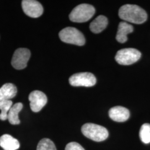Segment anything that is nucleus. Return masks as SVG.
<instances>
[{"label": "nucleus", "instance_id": "1", "mask_svg": "<svg viewBox=\"0 0 150 150\" xmlns=\"http://www.w3.org/2000/svg\"><path fill=\"white\" fill-rule=\"evenodd\" d=\"M118 15L120 18L125 21L135 24H141L145 22L147 18L146 11L139 6L125 5L120 7Z\"/></svg>", "mask_w": 150, "mask_h": 150}, {"label": "nucleus", "instance_id": "2", "mask_svg": "<svg viewBox=\"0 0 150 150\" xmlns=\"http://www.w3.org/2000/svg\"><path fill=\"white\" fill-rule=\"evenodd\" d=\"M81 131L85 137L96 142L105 141L108 136L107 129L95 123H85L82 126Z\"/></svg>", "mask_w": 150, "mask_h": 150}, {"label": "nucleus", "instance_id": "3", "mask_svg": "<svg viewBox=\"0 0 150 150\" xmlns=\"http://www.w3.org/2000/svg\"><path fill=\"white\" fill-rule=\"evenodd\" d=\"M95 13V9L93 6L83 4L75 7L69 15L71 21L82 23L88 21Z\"/></svg>", "mask_w": 150, "mask_h": 150}, {"label": "nucleus", "instance_id": "4", "mask_svg": "<svg viewBox=\"0 0 150 150\" xmlns=\"http://www.w3.org/2000/svg\"><path fill=\"white\" fill-rule=\"evenodd\" d=\"M59 38L62 41L67 43L77 46H83L85 43V38L83 35L74 27H66L59 33Z\"/></svg>", "mask_w": 150, "mask_h": 150}, {"label": "nucleus", "instance_id": "5", "mask_svg": "<svg viewBox=\"0 0 150 150\" xmlns=\"http://www.w3.org/2000/svg\"><path fill=\"white\" fill-rule=\"evenodd\" d=\"M141 56V52L135 48H123L117 52L115 59L120 64L130 65L139 60Z\"/></svg>", "mask_w": 150, "mask_h": 150}, {"label": "nucleus", "instance_id": "6", "mask_svg": "<svg viewBox=\"0 0 150 150\" xmlns=\"http://www.w3.org/2000/svg\"><path fill=\"white\" fill-rule=\"evenodd\" d=\"M71 86L91 87L96 83L95 76L90 72H81L71 76L69 79Z\"/></svg>", "mask_w": 150, "mask_h": 150}, {"label": "nucleus", "instance_id": "7", "mask_svg": "<svg viewBox=\"0 0 150 150\" xmlns=\"http://www.w3.org/2000/svg\"><path fill=\"white\" fill-rule=\"evenodd\" d=\"M30 51L26 48L16 50L13 55L11 64L16 70H22L26 67L27 62L30 58Z\"/></svg>", "mask_w": 150, "mask_h": 150}, {"label": "nucleus", "instance_id": "8", "mask_svg": "<svg viewBox=\"0 0 150 150\" xmlns=\"http://www.w3.org/2000/svg\"><path fill=\"white\" fill-rule=\"evenodd\" d=\"M22 7L25 13L32 18L39 17L43 13V7L37 1L23 0L22 1Z\"/></svg>", "mask_w": 150, "mask_h": 150}, {"label": "nucleus", "instance_id": "9", "mask_svg": "<svg viewBox=\"0 0 150 150\" xmlns=\"http://www.w3.org/2000/svg\"><path fill=\"white\" fill-rule=\"evenodd\" d=\"M30 102V107L33 112H38L40 111L47 102L46 95L41 91H32L28 96Z\"/></svg>", "mask_w": 150, "mask_h": 150}, {"label": "nucleus", "instance_id": "10", "mask_svg": "<svg viewBox=\"0 0 150 150\" xmlns=\"http://www.w3.org/2000/svg\"><path fill=\"white\" fill-rule=\"evenodd\" d=\"M108 115L113 121L118 122H123L127 121L130 116L127 108L119 106L111 108L108 112Z\"/></svg>", "mask_w": 150, "mask_h": 150}, {"label": "nucleus", "instance_id": "11", "mask_svg": "<svg viewBox=\"0 0 150 150\" xmlns=\"http://www.w3.org/2000/svg\"><path fill=\"white\" fill-rule=\"evenodd\" d=\"M134 27L126 22L119 23L118 31L116 36V40L120 43H125L127 40V35L133 32Z\"/></svg>", "mask_w": 150, "mask_h": 150}, {"label": "nucleus", "instance_id": "12", "mask_svg": "<svg viewBox=\"0 0 150 150\" xmlns=\"http://www.w3.org/2000/svg\"><path fill=\"white\" fill-rule=\"evenodd\" d=\"M20 146L18 141L10 134H4L0 137V146L4 150H17Z\"/></svg>", "mask_w": 150, "mask_h": 150}, {"label": "nucleus", "instance_id": "13", "mask_svg": "<svg viewBox=\"0 0 150 150\" xmlns=\"http://www.w3.org/2000/svg\"><path fill=\"white\" fill-rule=\"evenodd\" d=\"M17 88L15 85L7 83L0 88V102L10 100L17 94Z\"/></svg>", "mask_w": 150, "mask_h": 150}, {"label": "nucleus", "instance_id": "14", "mask_svg": "<svg viewBox=\"0 0 150 150\" xmlns=\"http://www.w3.org/2000/svg\"><path fill=\"white\" fill-rule=\"evenodd\" d=\"M108 24L107 18L105 16L100 15L91 22L90 29L95 33H99L104 30L107 27Z\"/></svg>", "mask_w": 150, "mask_h": 150}, {"label": "nucleus", "instance_id": "15", "mask_svg": "<svg viewBox=\"0 0 150 150\" xmlns=\"http://www.w3.org/2000/svg\"><path fill=\"white\" fill-rule=\"evenodd\" d=\"M23 108V104L21 102L16 103L12 105L8 113L7 119L9 122L12 125H18L20 123V120L18 117V113Z\"/></svg>", "mask_w": 150, "mask_h": 150}, {"label": "nucleus", "instance_id": "16", "mask_svg": "<svg viewBox=\"0 0 150 150\" xmlns=\"http://www.w3.org/2000/svg\"><path fill=\"white\" fill-rule=\"evenodd\" d=\"M139 138L145 144L150 143V124L144 123L142 125L139 132Z\"/></svg>", "mask_w": 150, "mask_h": 150}, {"label": "nucleus", "instance_id": "17", "mask_svg": "<svg viewBox=\"0 0 150 150\" xmlns=\"http://www.w3.org/2000/svg\"><path fill=\"white\" fill-rule=\"evenodd\" d=\"M12 106V102L11 100H6L0 102V110L1 113L0 114V120L5 121L7 119L8 113Z\"/></svg>", "mask_w": 150, "mask_h": 150}, {"label": "nucleus", "instance_id": "18", "mask_svg": "<svg viewBox=\"0 0 150 150\" xmlns=\"http://www.w3.org/2000/svg\"><path fill=\"white\" fill-rule=\"evenodd\" d=\"M37 150H57L54 142L48 139H43L40 141Z\"/></svg>", "mask_w": 150, "mask_h": 150}, {"label": "nucleus", "instance_id": "19", "mask_svg": "<svg viewBox=\"0 0 150 150\" xmlns=\"http://www.w3.org/2000/svg\"><path fill=\"white\" fill-rule=\"evenodd\" d=\"M65 150H85L83 147L79 144L72 142L68 144L65 147Z\"/></svg>", "mask_w": 150, "mask_h": 150}]
</instances>
